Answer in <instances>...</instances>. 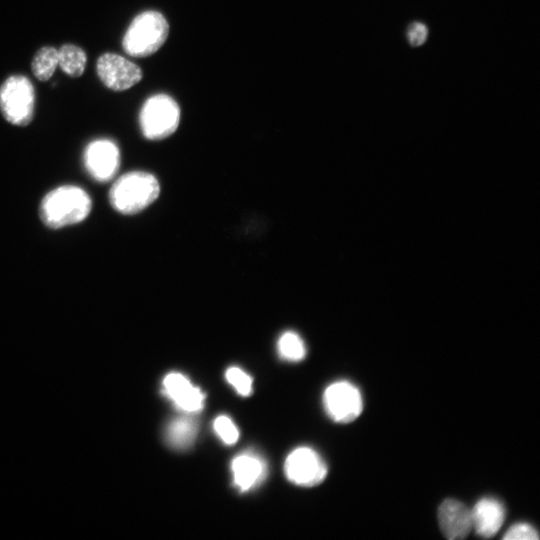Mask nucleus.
I'll list each match as a JSON object with an SVG mask.
<instances>
[{
	"label": "nucleus",
	"instance_id": "nucleus-16",
	"mask_svg": "<svg viewBox=\"0 0 540 540\" xmlns=\"http://www.w3.org/2000/svg\"><path fill=\"white\" fill-rule=\"evenodd\" d=\"M58 66V50L52 46H43L36 51L31 62L33 75L40 81L51 78Z\"/></svg>",
	"mask_w": 540,
	"mask_h": 540
},
{
	"label": "nucleus",
	"instance_id": "nucleus-5",
	"mask_svg": "<svg viewBox=\"0 0 540 540\" xmlns=\"http://www.w3.org/2000/svg\"><path fill=\"white\" fill-rule=\"evenodd\" d=\"M139 121L145 138L161 140L176 131L180 121V109L172 97L157 94L145 101Z\"/></svg>",
	"mask_w": 540,
	"mask_h": 540
},
{
	"label": "nucleus",
	"instance_id": "nucleus-8",
	"mask_svg": "<svg viewBox=\"0 0 540 540\" xmlns=\"http://www.w3.org/2000/svg\"><path fill=\"white\" fill-rule=\"evenodd\" d=\"M96 72L101 82L113 91H124L142 79L141 68L115 53H104L96 62Z\"/></svg>",
	"mask_w": 540,
	"mask_h": 540
},
{
	"label": "nucleus",
	"instance_id": "nucleus-13",
	"mask_svg": "<svg viewBox=\"0 0 540 540\" xmlns=\"http://www.w3.org/2000/svg\"><path fill=\"white\" fill-rule=\"evenodd\" d=\"M472 529L483 537L494 536L505 519V509L500 501L492 497L480 499L471 509Z\"/></svg>",
	"mask_w": 540,
	"mask_h": 540
},
{
	"label": "nucleus",
	"instance_id": "nucleus-6",
	"mask_svg": "<svg viewBox=\"0 0 540 540\" xmlns=\"http://www.w3.org/2000/svg\"><path fill=\"white\" fill-rule=\"evenodd\" d=\"M284 471L287 479L298 486L320 484L327 475V465L314 449L306 446L294 449L286 458Z\"/></svg>",
	"mask_w": 540,
	"mask_h": 540
},
{
	"label": "nucleus",
	"instance_id": "nucleus-1",
	"mask_svg": "<svg viewBox=\"0 0 540 540\" xmlns=\"http://www.w3.org/2000/svg\"><path fill=\"white\" fill-rule=\"evenodd\" d=\"M92 200L82 188L59 186L48 192L39 206V216L49 228L59 229L78 224L91 212Z\"/></svg>",
	"mask_w": 540,
	"mask_h": 540
},
{
	"label": "nucleus",
	"instance_id": "nucleus-20",
	"mask_svg": "<svg viewBox=\"0 0 540 540\" xmlns=\"http://www.w3.org/2000/svg\"><path fill=\"white\" fill-rule=\"evenodd\" d=\"M429 29L424 22L412 21L406 29V39L410 47L417 48L425 44Z\"/></svg>",
	"mask_w": 540,
	"mask_h": 540
},
{
	"label": "nucleus",
	"instance_id": "nucleus-21",
	"mask_svg": "<svg viewBox=\"0 0 540 540\" xmlns=\"http://www.w3.org/2000/svg\"><path fill=\"white\" fill-rule=\"evenodd\" d=\"M506 540H537L539 538L536 529L528 523H517L511 526L505 535Z\"/></svg>",
	"mask_w": 540,
	"mask_h": 540
},
{
	"label": "nucleus",
	"instance_id": "nucleus-11",
	"mask_svg": "<svg viewBox=\"0 0 540 540\" xmlns=\"http://www.w3.org/2000/svg\"><path fill=\"white\" fill-rule=\"evenodd\" d=\"M265 459L253 450L236 455L231 462L233 485L240 492H248L259 486L267 476Z\"/></svg>",
	"mask_w": 540,
	"mask_h": 540
},
{
	"label": "nucleus",
	"instance_id": "nucleus-18",
	"mask_svg": "<svg viewBox=\"0 0 540 540\" xmlns=\"http://www.w3.org/2000/svg\"><path fill=\"white\" fill-rule=\"evenodd\" d=\"M226 381L244 397L251 395L253 390L252 377L239 367H229L225 372Z\"/></svg>",
	"mask_w": 540,
	"mask_h": 540
},
{
	"label": "nucleus",
	"instance_id": "nucleus-3",
	"mask_svg": "<svg viewBox=\"0 0 540 540\" xmlns=\"http://www.w3.org/2000/svg\"><path fill=\"white\" fill-rule=\"evenodd\" d=\"M169 25L157 11H145L137 15L127 28L122 47L133 57H147L155 53L166 41Z\"/></svg>",
	"mask_w": 540,
	"mask_h": 540
},
{
	"label": "nucleus",
	"instance_id": "nucleus-17",
	"mask_svg": "<svg viewBox=\"0 0 540 540\" xmlns=\"http://www.w3.org/2000/svg\"><path fill=\"white\" fill-rule=\"evenodd\" d=\"M279 356L289 362H299L306 356V346L299 334L286 331L281 334L277 342Z\"/></svg>",
	"mask_w": 540,
	"mask_h": 540
},
{
	"label": "nucleus",
	"instance_id": "nucleus-7",
	"mask_svg": "<svg viewBox=\"0 0 540 540\" xmlns=\"http://www.w3.org/2000/svg\"><path fill=\"white\" fill-rule=\"evenodd\" d=\"M323 404L328 416L337 423H349L362 412L363 399L359 389L348 381H337L326 387Z\"/></svg>",
	"mask_w": 540,
	"mask_h": 540
},
{
	"label": "nucleus",
	"instance_id": "nucleus-19",
	"mask_svg": "<svg viewBox=\"0 0 540 540\" xmlns=\"http://www.w3.org/2000/svg\"><path fill=\"white\" fill-rule=\"evenodd\" d=\"M213 429L226 445H232L239 438V430L234 422L226 415H220L213 422Z\"/></svg>",
	"mask_w": 540,
	"mask_h": 540
},
{
	"label": "nucleus",
	"instance_id": "nucleus-14",
	"mask_svg": "<svg viewBox=\"0 0 540 540\" xmlns=\"http://www.w3.org/2000/svg\"><path fill=\"white\" fill-rule=\"evenodd\" d=\"M185 414L172 419L166 426L164 438L167 445L171 448L182 451L187 450L195 442L198 424L197 421Z\"/></svg>",
	"mask_w": 540,
	"mask_h": 540
},
{
	"label": "nucleus",
	"instance_id": "nucleus-2",
	"mask_svg": "<svg viewBox=\"0 0 540 540\" xmlns=\"http://www.w3.org/2000/svg\"><path fill=\"white\" fill-rule=\"evenodd\" d=\"M159 193L160 185L153 174L132 171L113 183L109 191V201L117 212L132 215L151 205Z\"/></svg>",
	"mask_w": 540,
	"mask_h": 540
},
{
	"label": "nucleus",
	"instance_id": "nucleus-12",
	"mask_svg": "<svg viewBox=\"0 0 540 540\" xmlns=\"http://www.w3.org/2000/svg\"><path fill=\"white\" fill-rule=\"evenodd\" d=\"M438 521L443 535L451 540L463 539L472 530L471 509L456 499H446L440 504Z\"/></svg>",
	"mask_w": 540,
	"mask_h": 540
},
{
	"label": "nucleus",
	"instance_id": "nucleus-10",
	"mask_svg": "<svg viewBox=\"0 0 540 540\" xmlns=\"http://www.w3.org/2000/svg\"><path fill=\"white\" fill-rule=\"evenodd\" d=\"M162 393L184 414H195L204 408V392L182 373H168L162 380Z\"/></svg>",
	"mask_w": 540,
	"mask_h": 540
},
{
	"label": "nucleus",
	"instance_id": "nucleus-15",
	"mask_svg": "<svg viewBox=\"0 0 540 540\" xmlns=\"http://www.w3.org/2000/svg\"><path fill=\"white\" fill-rule=\"evenodd\" d=\"M87 56L85 51L74 44L66 43L58 49V66L71 77H80L85 70Z\"/></svg>",
	"mask_w": 540,
	"mask_h": 540
},
{
	"label": "nucleus",
	"instance_id": "nucleus-4",
	"mask_svg": "<svg viewBox=\"0 0 540 540\" xmlns=\"http://www.w3.org/2000/svg\"><path fill=\"white\" fill-rule=\"evenodd\" d=\"M35 89L24 75H11L0 86V112L10 124L27 126L34 117Z\"/></svg>",
	"mask_w": 540,
	"mask_h": 540
},
{
	"label": "nucleus",
	"instance_id": "nucleus-9",
	"mask_svg": "<svg viewBox=\"0 0 540 540\" xmlns=\"http://www.w3.org/2000/svg\"><path fill=\"white\" fill-rule=\"evenodd\" d=\"M120 166V151L115 142L97 139L90 142L84 151V167L96 181L107 182L117 173Z\"/></svg>",
	"mask_w": 540,
	"mask_h": 540
}]
</instances>
